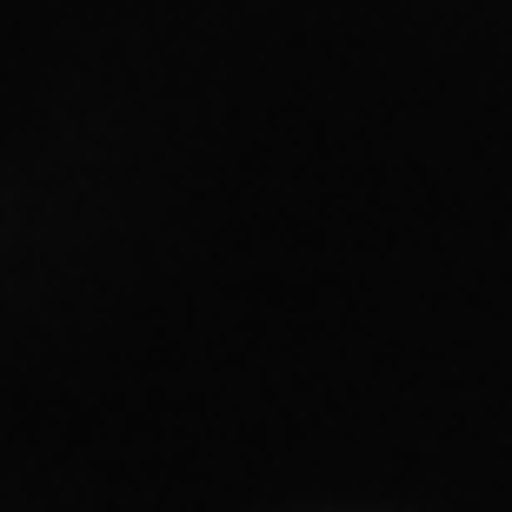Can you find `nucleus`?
Segmentation results:
<instances>
[]
</instances>
